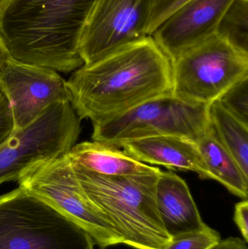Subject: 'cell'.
<instances>
[{"instance_id":"cell-5","label":"cell","mask_w":248,"mask_h":249,"mask_svg":"<svg viewBox=\"0 0 248 249\" xmlns=\"http://www.w3.org/2000/svg\"><path fill=\"white\" fill-rule=\"evenodd\" d=\"M172 63L173 96L209 106L248 77V53L215 34L178 55Z\"/></svg>"},{"instance_id":"cell-3","label":"cell","mask_w":248,"mask_h":249,"mask_svg":"<svg viewBox=\"0 0 248 249\" xmlns=\"http://www.w3.org/2000/svg\"><path fill=\"white\" fill-rule=\"evenodd\" d=\"M72 166L83 190L113 225L122 244L136 249H165L171 238L159 217L155 200L160 173L106 176L73 162Z\"/></svg>"},{"instance_id":"cell-22","label":"cell","mask_w":248,"mask_h":249,"mask_svg":"<svg viewBox=\"0 0 248 249\" xmlns=\"http://www.w3.org/2000/svg\"><path fill=\"white\" fill-rule=\"evenodd\" d=\"M248 200L237 203L234 210V220L241 232L243 239L248 242Z\"/></svg>"},{"instance_id":"cell-2","label":"cell","mask_w":248,"mask_h":249,"mask_svg":"<svg viewBox=\"0 0 248 249\" xmlns=\"http://www.w3.org/2000/svg\"><path fill=\"white\" fill-rule=\"evenodd\" d=\"M97 0H0V38L12 59L68 73L84 65L82 36Z\"/></svg>"},{"instance_id":"cell-1","label":"cell","mask_w":248,"mask_h":249,"mask_svg":"<svg viewBox=\"0 0 248 249\" xmlns=\"http://www.w3.org/2000/svg\"><path fill=\"white\" fill-rule=\"evenodd\" d=\"M66 82L79 118L99 124L171 93V60L148 36L84 64Z\"/></svg>"},{"instance_id":"cell-21","label":"cell","mask_w":248,"mask_h":249,"mask_svg":"<svg viewBox=\"0 0 248 249\" xmlns=\"http://www.w3.org/2000/svg\"><path fill=\"white\" fill-rule=\"evenodd\" d=\"M10 102L0 84V144L14 132Z\"/></svg>"},{"instance_id":"cell-17","label":"cell","mask_w":248,"mask_h":249,"mask_svg":"<svg viewBox=\"0 0 248 249\" xmlns=\"http://www.w3.org/2000/svg\"><path fill=\"white\" fill-rule=\"evenodd\" d=\"M216 34L248 53V0H233L223 15Z\"/></svg>"},{"instance_id":"cell-18","label":"cell","mask_w":248,"mask_h":249,"mask_svg":"<svg viewBox=\"0 0 248 249\" xmlns=\"http://www.w3.org/2000/svg\"><path fill=\"white\" fill-rule=\"evenodd\" d=\"M218 101L231 115L248 125V77L230 88Z\"/></svg>"},{"instance_id":"cell-8","label":"cell","mask_w":248,"mask_h":249,"mask_svg":"<svg viewBox=\"0 0 248 249\" xmlns=\"http://www.w3.org/2000/svg\"><path fill=\"white\" fill-rule=\"evenodd\" d=\"M80 120L70 102H58L15 130L0 144V184L18 181L36 164L68 154L80 136Z\"/></svg>"},{"instance_id":"cell-7","label":"cell","mask_w":248,"mask_h":249,"mask_svg":"<svg viewBox=\"0 0 248 249\" xmlns=\"http://www.w3.org/2000/svg\"><path fill=\"white\" fill-rule=\"evenodd\" d=\"M93 124V141L119 148L129 141L161 135L183 136L197 142L211 123L209 106L188 103L171 93Z\"/></svg>"},{"instance_id":"cell-23","label":"cell","mask_w":248,"mask_h":249,"mask_svg":"<svg viewBox=\"0 0 248 249\" xmlns=\"http://www.w3.org/2000/svg\"><path fill=\"white\" fill-rule=\"evenodd\" d=\"M247 243L240 238L229 237L221 240L218 244L211 249H248Z\"/></svg>"},{"instance_id":"cell-12","label":"cell","mask_w":248,"mask_h":249,"mask_svg":"<svg viewBox=\"0 0 248 249\" xmlns=\"http://www.w3.org/2000/svg\"><path fill=\"white\" fill-rule=\"evenodd\" d=\"M119 148L133 159L168 169L189 171L213 179L196 142L173 135L149 136L125 142Z\"/></svg>"},{"instance_id":"cell-13","label":"cell","mask_w":248,"mask_h":249,"mask_svg":"<svg viewBox=\"0 0 248 249\" xmlns=\"http://www.w3.org/2000/svg\"><path fill=\"white\" fill-rule=\"evenodd\" d=\"M155 200L159 217L170 238L207 226L186 181L177 174L162 171L156 183Z\"/></svg>"},{"instance_id":"cell-20","label":"cell","mask_w":248,"mask_h":249,"mask_svg":"<svg viewBox=\"0 0 248 249\" xmlns=\"http://www.w3.org/2000/svg\"><path fill=\"white\" fill-rule=\"evenodd\" d=\"M189 0H151V13L148 35L151 36L157 28L172 13Z\"/></svg>"},{"instance_id":"cell-19","label":"cell","mask_w":248,"mask_h":249,"mask_svg":"<svg viewBox=\"0 0 248 249\" xmlns=\"http://www.w3.org/2000/svg\"><path fill=\"white\" fill-rule=\"evenodd\" d=\"M221 240L220 234L207 225L200 231L171 238L165 249H211Z\"/></svg>"},{"instance_id":"cell-16","label":"cell","mask_w":248,"mask_h":249,"mask_svg":"<svg viewBox=\"0 0 248 249\" xmlns=\"http://www.w3.org/2000/svg\"><path fill=\"white\" fill-rule=\"evenodd\" d=\"M211 126L223 146L248 176V125L237 119L217 100L209 105Z\"/></svg>"},{"instance_id":"cell-15","label":"cell","mask_w":248,"mask_h":249,"mask_svg":"<svg viewBox=\"0 0 248 249\" xmlns=\"http://www.w3.org/2000/svg\"><path fill=\"white\" fill-rule=\"evenodd\" d=\"M196 143L213 179L234 196L248 200V176L218 140L211 126Z\"/></svg>"},{"instance_id":"cell-24","label":"cell","mask_w":248,"mask_h":249,"mask_svg":"<svg viewBox=\"0 0 248 249\" xmlns=\"http://www.w3.org/2000/svg\"><path fill=\"white\" fill-rule=\"evenodd\" d=\"M9 58H10V56H9L7 48H5L4 44L3 43L2 40H1V38H0V70H1V67H2L4 63L6 62V61H7Z\"/></svg>"},{"instance_id":"cell-6","label":"cell","mask_w":248,"mask_h":249,"mask_svg":"<svg viewBox=\"0 0 248 249\" xmlns=\"http://www.w3.org/2000/svg\"><path fill=\"white\" fill-rule=\"evenodd\" d=\"M18 183L82 228L95 244L103 249L122 244L113 225L83 190L68 154L36 164Z\"/></svg>"},{"instance_id":"cell-4","label":"cell","mask_w":248,"mask_h":249,"mask_svg":"<svg viewBox=\"0 0 248 249\" xmlns=\"http://www.w3.org/2000/svg\"><path fill=\"white\" fill-rule=\"evenodd\" d=\"M80 227L23 189L0 196V249H94Z\"/></svg>"},{"instance_id":"cell-14","label":"cell","mask_w":248,"mask_h":249,"mask_svg":"<svg viewBox=\"0 0 248 249\" xmlns=\"http://www.w3.org/2000/svg\"><path fill=\"white\" fill-rule=\"evenodd\" d=\"M73 163L106 176L157 174L162 170L128 156L123 150L102 142H84L74 145L68 153Z\"/></svg>"},{"instance_id":"cell-10","label":"cell","mask_w":248,"mask_h":249,"mask_svg":"<svg viewBox=\"0 0 248 249\" xmlns=\"http://www.w3.org/2000/svg\"><path fill=\"white\" fill-rule=\"evenodd\" d=\"M0 84L10 102L14 131L33 123L54 104L71 103L67 82L51 69L9 58L0 70Z\"/></svg>"},{"instance_id":"cell-11","label":"cell","mask_w":248,"mask_h":249,"mask_svg":"<svg viewBox=\"0 0 248 249\" xmlns=\"http://www.w3.org/2000/svg\"><path fill=\"white\" fill-rule=\"evenodd\" d=\"M233 0H189L165 19L152 36L171 60L216 34L223 15Z\"/></svg>"},{"instance_id":"cell-9","label":"cell","mask_w":248,"mask_h":249,"mask_svg":"<svg viewBox=\"0 0 248 249\" xmlns=\"http://www.w3.org/2000/svg\"><path fill=\"white\" fill-rule=\"evenodd\" d=\"M151 0H97L80 42L84 64L149 36Z\"/></svg>"}]
</instances>
